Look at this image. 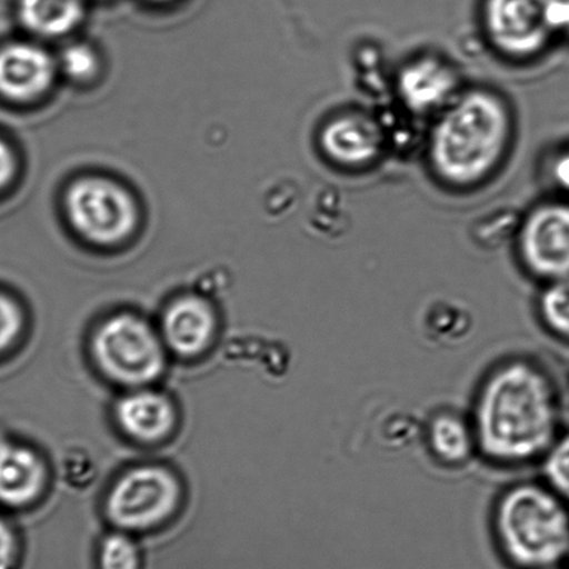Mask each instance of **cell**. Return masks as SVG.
I'll return each mask as SVG.
<instances>
[{"mask_svg": "<svg viewBox=\"0 0 569 569\" xmlns=\"http://www.w3.org/2000/svg\"><path fill=\"white\" fill-rule=\"evenodd\" d=\"M560 401L555 383L532 362L510 361L489 375L475 405L473 433L491 461L543 457L558 438Z\"/></svg>", "mask_w": 569, "mask_h": 569, "instance_id": "cell-1", "label": "cell"}, {"mask_svg": "<svg viewBox=\"0 0 569 569\" xmlns=\"http://www.w3.org/2000/svg\"><path fill=\"white\" fill-rule=\"evenodd\" d=\"M510 138L511 114L505 101L486 90L461 92L430 132L429 160L449 184H478L499 166Z\"/></svg>", "mask_w": 569, "mask_h": 569, "instance_id": "cell-2", "label": "cell"}, {"mask_svg": "<svg viewBox=\"0 0 569 569\" xmlns=\"http://www.w3.org/2000/svg\"><path fill=\"white\" fill-rule=\"evenodd\" d=\"M495 528L518 567L547 569L569 556V506L549 486L521 483L497 502Z\"/></svg>", "mask_w": 569, "mask_h": 569, "instance_id": "cell-3", "label": "cell"}, {"mask_svg": "<svg viewBox=\"0 0 569 569\" xmlns=\"http://www.w3.org/2000/svg\"><path fill=\"white\" fill-rule=\"evenodd\" d=\"M92 353L101 372L126 388H146L166 367L162 336L134 313H118L99 326Z\"/></svg>", "mask_w": 569, "mask_h": 569, "instance_id": "cell-4", "label": "cell"}, {"mask_svg": "<svg viewBox=\"0 0 569 569\" xmlns=\"http://www.w3.org/2000/svg\"><path fill=\"white\" fill-rule=\"evenodd\" d=\"M181 500L174 473L159 466L136 467L121 475L109 491L108 518L124 530H143L173 516Z\"/></svg>", "mask_w": 569, "mask_h": 569, "instance_id": "cell-5", "label": "cell"}, {"mask_svg": "<svg viewBox=\"0 0 569 569\" xmlns=\"http://www.w3.org/2000/svg\"><path fill=\"white\" fill-rule=\"evenodd\" d=\"M66 209L76 231L93 244H119L136 229V203L113 181L98 177L76 181L66 197Z\"/></svg>", "mask_w": 569, "mask_h": 569, "instance_id": "cell-6", "label": "cell"}, {"mask_svg": "<svg viewBox=\"0 0 569 569\" xmlns=\"http://www.w3.org/2000/svg\"><path fill=\"white\" fill-rule=\"evenodd\" d=\"M519 256L530 273L547 283L569 278V206L545 203L519 229Z\"/></svg>", "mask_w": 569, "mask_h": 569, "instance_id": "cell-7", "label": "cell"}, {"mask_svg": "<svg viewBox=\"0 0 569 569\" xmlns=\"http://www.w3.org/2000/svg\"><path fill=\"white\" fill-rule=\"evenodd\" d=\"M549 0H485L483 20L491 46L513 59L532 58L551 40Z\"/></svg>", "mask_w": 569, "mask_h": 569, "instance_id": "cell-8", "label": "cell"}, {"mask_svg": "<svg viewBox=\"0 0 569 569\" xmlns=\"http://www.w3.org/2000/svg\"><path fill=\"white\" fill-rule=\"evenodd\" d=\"M397 91L411 113L440 114L460 96V79L446 60L423 57L402 68L397 79Z\"/></svg>", "mask_w": 569, "mask_h": 569, "instance_id": "cell-9", "label": "cell"}, {"mask_svg": "<svg viewBox=\"0 0 569 569\" xmlns=\"http://www.w3.org/2000/svg\"><path fill=\"white\" fill-rule=\"evenodd\" d=\"M383 127L368 114L350 112L337 116L323 127L320 147L331 162L348 169L365 168L382 154Z\"/></svg>", "mask_w": 569, "mask_h": 569, "instance_id": "cell-10", "label": "cell"}, {"mask_svg": "<svg viewBox=\"0 0 569 569\" xmlns=\"http://www.w3.org/2000/svg\"><path fill=\"white\" fill-rule=\"evenodd\" d=\"M217 333V315L211 303L197 296H184L169 303L160 325L166 348L181 358L206 352Z\"/></svg>", "mask_w": 569, "mask_h": 569, "instance_id": "cell-11", "label": "cell"}, {"mask_svg": "<svg viewBox=\"0 0 569 569\" xmlns=\"http://www.w3.org/2000/svg\"><path fill=\"white\" fill-rule=\"evenodd\" d=\"M53 60L31 43H13L0 51V93L12 101L27 102L51 87Z\"/></svg>", "mask_w": 569, "mask_h": 569, "instance_id": "cell-12", "label": "cell"}, {"mask_svg": "<svg viewBox=\"0 0 569 569\" xmlns=\"http://www.w3.org/2000/svg\"><path fill=\"white\" fill-rule=\"evenodd\" d=\"M116 419L130 438L152 445L168 438L176 427V408L168 397L146 388L131 389L116 405Z\"/></svg>", "mask_w": 569, "mask_h": 569, "instance_id": "cell-13", "label": "cell"}, {"mask_svg": "<svg viewBox=\"0 0 569 569\" xmlns=\"http://www.w3.org/2000/svg\"><path fill=\"white\" fill-rule=\"evenodd\" d=\"M47 468L29 446L0 439V505L19 508L42 495Z\"/></svg>", "mask_w": 569, "mask_h": 569, "instance_id": "cell-14", "label": "cell"}, {"mask_svg": "<svg viewBox=\"0 0 569 569\" xmlns=\"http://www.w3.org/2000/svg\"><path fill=\"white\" fill-rule=\"evenodd\" d=\"M84 14L82 0H20L21 23L34 34L62 37L79 26Z\"/></svg>", "mask_w": 569, "mask_h": 569, "instance_id": "cell-15", "label": "cell"}, {"mask_svg": "<svg viewBox=\"0 0 569 569\" xmlns=\"http://www.w3.org/2000/svg\"><path fill=\"white\" fill-rule=\"evenodd\" d=\"M430 450L438 460L458 466L471 457L477 446L473 428L456 413H439L429 425Z\"/></svg>", "mask_w": 569, "mask_h": 569, "instance_id": "cell-16", "label": "cell"}, {"mask_svg": "<svg viewBox=\"0 0 569 569\" xmlns=\"http://www.w3.org/2000/svg\"><path fill=\"white\" fill-rule=\"evenodd\" d=\"M539 311L546 328L569 342V278L550 281L540 297Z\"/></svg>", "mask_w": 569, "mask_h": 569, "instance_id": "cell-17", "label": "cell"}, {"mask_svg": "<svg viewBox=\"0 0 569 569\" xmlns=\"http://www.w3.org/2000/svg\"><path fill=\"white\" fill-rule=\"evenodd\" d=\"M543 457L547 486L569 506V432L558 436Z\"/></svg>", "mask_w": 569, "mask_h": 569, "instance_id": "cell-18", "label": "cell"}, {"mask_svg": "<svg viewBox=\"0 0 569 569\" xmlns=\"http://www.w3.org/2000/svg\"><path fill=\"white\" fill-rule=\"evenodd\" d=\"M102 569H137L138 550L134 541L123 533L109 535L101 549Z\"/></svg>", "mask_w": 569, "mask_h": 569, "instance_id": "cell-19", "label": "cell"}, {"mask_svg": "<svg viewBox=\"0 0 569 569\" xmlns=\"http://www.w3.org/2000/svg\"><path fill=\"white\" fill-rule=\"evenodd\" d=\"M60 68L76 81L91 80L99 68L97 53L84 43H73L60 54Z\"/></svg>", "mask_w": 569, "mask_h": 569, "instance_id": "cell-20", "label": "cell"}, {"mask_svg": "<svg viewBox=\"0 0 569 569\" xmlns=\"http://www.w3.org/2000/svg\"><path fill=\"white\" fill-rule=\"evenodd\" d=\"M24 326V315L18 302L0 295V353L18 341Z\"/></svg>", "mask_w": 569, "mask_h": 569, "instance_id": "cell-21", "label": "cell"}, {"mask_svg": "<svg viewBox=\"0 0 569 569\" xmlns=\"http://www.w3.org/2000/svg\"><path fill=\"white\" fill-rule=\"evenodd\" d=\"M547 21L552 36L569 34V0H549Z\"/></svg>", "mask_w": 569, "mask_h": 569, "instance_id": "cell-22", "label": "cell"}, {"mask_svg": "<svg viewBox=\"0 0 569 569\" xmlns=\"http://www.w3.org/2000/svg\"><path fill=\"white\" fill-rule=\"evenodd\" d=\"M550 176L558 190L569 196V147L561 149L551 160Z\"/></svg>", "mask_w": 569, "mask_h": 569, "instance_id": "cell-23", "label": "cell"}, {"mask_svg": "<svg viewBox=\"0 0 569 569\" xmlns=\"http://www.w3.org/2000/svg\"><path fill=\"white\" fill-rule=\"evenodd\" d=\"M16 555V539L9 525L0 518V569H10Z\"/></svg>", "mask_w": 569, "mask_h": 569, "instance_id": "cell-24", "label": "cell"}, {"mask_svg": "<svg viewBox=\"0 0 569 569\" xmlns=\"http://www.w3.org/2000/svg\"><path fill=\"white\" fill-rule=\"evenodd\" d=\"M16 162L7 143L0 141V188L8 184L14 174Z\"/></svg>", "mask_w": 569, "mask_h": 569, "instance_id": "cell-25", "label": "cell"}, {"mask_svg": "<svg viewBox=\"0 0 569 569\" xmlns=\"http://www.w3.org/2000/svg\"><path fill=\"white\" fill-rule=\"evenodd\" d=\"M153 2H170V0H153Z\"/></svg>", "mask_w": 569, "mask_h": 569, "instance_id": "cell-26", "label": "cell"}, {"mask_svg": "<svg viewBox=\"0 0 569 569\" xmlns=\"http://www.w3.org/2000/svg\"><path fill=\"white\" fill-rule=\"evenodd\" d=\"M547 569H562V568L552 567V568H547Z\"/></svg>", "mask_w": 569, "mask_h": 569, "instance_id": "cell-27", "label": "cell"}]
</instances>
